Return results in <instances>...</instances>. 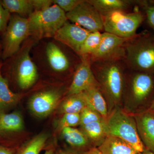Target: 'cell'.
<instances>
[{
  "instance_id": "obj_32",
  "label": "cell",
  "mask_w": 154,
  "mask_h": 154,
  "mask_svg": "<svg viewBox=\"0 0 154 154\" xmlns=\"http://www.w3.org/2000/svg\"><path fill=\"white\" fill-rule=\"evenodd\" d=\"M34 11H42L52 6L51 0H32Z\"/></svg>"
},
{
  "instance_id": "obj_2",
  "label": "cell",
  "mask_w": 154,
  "mask_h": 154,
  "mask_svg": "<svg viewBox=\"0 0 154 154\" xmlns=\"http://www.w3.org/2000/svg\"><path fill=\"white\" fill-rule=\"evenodd\" d=\"M154 97V74L127 69L122 108L134 114L147 110Z\"/></svg>"
},
{
  "instance_id": "obj_30",
  "label": "cell",
  "mask_w": 154,
  "mask_h": 154,
  "mask_svg": "<svg viewBox=\"0 0 154 154\" xmlns=\"http://www.w3.org/2000/svg\"><path fill=\"white\" fill-rule=\"evenodd\" d=\"M83 1V0H54L53 2L55 5L59 6L65 13H69L74 9Z\"/></svg>"
},
{
  "instance_id": "obj_37",
  "label": "cell",
  "mask_w": 154,
  "mask_h": 154,
  "mask_svg": "<svg viewBox=\"0 0 154 154\" xmlns=\"http://www.w3.org/2000/svg\"><path fill=\"white\" fill-rule=\"evenodd\" d=\"M149 110H151V111H152L154 113V97L152 101L151 104L150 106L148 108Z\"/></svg>"
},
{
  "instance_id": "obj_23",
  "label": "cell",
  "mask_w": 154,
  "mask_h": 154,
  "mask_svg": "<svg viewBox=\"0 0 154 154\" xmlns=\"http://www.w3.org/2000/svg\"><path fill=\"white\" fill-rule=\"evenodd\" d=\"M0 65V110L16 105L21 98L19 94L14 93L9 87L8 81L2 75Z\"/></svg>"
},
{
  "instance_id": "obj_22",
  "label": "cell",
  "mask_w": 154,
  "mask_h": 154,
  "mask_svg": "<svg viewBox=\"0 0 154 154\" xmlns=\"http://www.w3.org/2000/svg\"><path fill=\"white\" fill-rule=\"evenodd\" d=\"M24 128L22 116L18 112L0 113V134L3 133L18 131Z\"/></svg>"
},
{
  "instance_id": "obj_29",
  "label": "cell",
  "mask_w": 154,
  "mask_h": 154,
  "mask_svg": "<svg viewBox=\"0 0 154 154\" xmlns=\"http://www.w3.org/2000/svg\"><path fill=\"white\" fill-rule=\"evenodd\" d=\"M140 8L145 14L146 20L153 30L154 36V1L142 0Z\"/></svg>"
},
{
  "instance_id": "obj_24",
  "label": "cell",
  "mask_w": 154,
  "mask_h": 154,
  "mask_svg": "<svg viewBox=\"0 0 154 154\" xmlns=\"http://www.w3.org/2000/svg\"><path fill=\"white\" fill-rule=\"evenodd\" d=\"M4 8L11 13L20 16H29L34 12L32 0H3Z\"/></svg>"
},
{
  "instance_id": "obj_25",
  "label": "cell",
  "mask_w": 154,
  "mask_h": 154,
  "mask_svg": "<svg viewBox=\"0 0 154 154\" xmlns=\"http://www.w3.org/2000/svg\"><path fill=\"white\" fill-rule=\"evenodd\" d=\"M48 138L46 134H40L19 149L17 154H39L44 148Z\"/></svg>"
},
{
  "instance_id": "obj_38",
  "label": "cell",
  "mask_w": 154,
  "mask_h": 154,
  "mask_svg": "<svg viewBox=\"0 0 154 154\" xmlns=\"http://www.w3.org/2000/svg\"><path fill=\"white\" fill-rule=\"evenodd\" d=\"M138 154H154L152 152H151L145 149L144 151L142 152L139 153Z\"/></svg>"
},
{
  "instance_id": "obj_21",
  "label": "cell",
  "mask_w": 154,
  "mask_h": 154,
  "mask_svg": "<svg viewBox=\"0 0 154 154\" xmlns=\"http://www.w3.org/2000/svg\"><path fill=\"white\" fill-rule=\"evenodd\" d=\"M87 107L83 93L68 96L61 103L58 112L61 114L80 113Z\"/></svg>"
},
{
  "instance_id": "obj_26",
  "label": "cell",
  "mask_w": 154,
  "mask_h": 154,
  "mask_svg": "<svg viewBox=\"0 0 154 154\" xmlns=\"http://www.w3.org/2000/svg\"><path fill=\"white\" fill-rule=\"evenodd\" d=\"M102 33L99 31L91 32L80 48L79 54L81 57L93 54L99 47L102 38Z\"/></svg>"
},
{
  "instance_id": "obj_12",
  "label": "cell",
  "mask_w": 154,
  "mask_h": 154,
  "mask_svg": "<svg viewBox=\"0 0 154 154\" xmlns=\"http://www.w3.org/2000/svg\"><path fill=\"white\" fill-rule=\"evenodd\" d=\"M90 33L81 26L67 21L54 37L79 54L81 46Z\"/></svg>"
},
{
  "instance_id": "obj_17",
  "label": "cell",
  "mask_w": 154,
  "mask_h": 154,
  "mask_svg": "<svg viewBox=\"0 0 154 154\" xmlns=\"http://www.w3.org/2000/svg\"><path fill=\"white\" fill-rule=\"evenodd\" d=\"M87 107L100 114L105 120L108 116L106 99L98 86H94L83 92Z\"/></svg>"
},
{
  "instance_id": "obj_9",
  "label": "cell",
  "mask_w": 154,
  "mask_h": 154,
  "mask_svg": "<svg viewBox=\"0 0 154 154\" xmlns=\"http://www.w3.org/2000/svg\"><path fill=\"white\" fill-rule=\"evenodd\" d=\"M128 39L107 32L102 33L99 47L93 54L89 56L91 62L110 60H124V45Z\"/></svg>"
},
{
  "instance_id": "obj_11",
  "label": "cell",
  "mask_w": 154,
  "mask_h": 154,
  "mask_svg": "<svg viewBox=\"0 0 154 154\" xmlns=\"http://www.w3.org/2000/svg\"><path fill=\"white\" fill-rule=\"evenodd\" d=\"M61 96L60 92L55 90L39 92L30 98L29 108L37 117H46L55 109Z\"/></svg>"
},
{
  "instance_id": "obj_36",
  "label": "cell",
  "mask_w": 154,
  "mask_h": 154,
  "mask_svg": "<svg viewBox=\"0 0 154 154\" xmlns=\"http://www.w3.org/2000/svg\"><path fill=\"white\" fill-rule=\"evenodd\" d=\"M44 154H55V153L53 149L50 148L46 150Z\"/></svg>"
},
{
  "instance_id": "obj_6",
  "label": "cell",
  "mask_w": 154,
  "mask_h": 154,
  "mask_svg": "<svg viewBox=\"0 0 154 154\" xmlns=\"http://www.w3.org/2000/svg\"><path fill=\"white\" fill-rule=\"evenodd\" d=\"M28 19L30 35L38 39L54 37L68 20L66 13L56 5L42 11H34Z\"/></svg>"
},
{
  "instance_id": "obj_39",
  "label": "cell",
  "mask_w": 154,
  "mask_h": 154,
  "mask_svg": "<svg viewBox=\"0 0 154 154\" xmlns=\"http://www.w3.org/2000/svg\"><path fill=\"white\" fill-rule=\"evenodd\" d=\"M0 52H1V44H0Z\"/></svg>"
},
{
  "instance_id": "obj_8",
  "label": "cell",
  "mask_w": 154,
  "mask_h": 154,
  "mask_svg": "<svg viewBox=\"0 0 154 154\" xmlns=\"http://www.w3.org/2000/svg\"><path fill=\"white\" fill-rule=\"evenodd\" d=\"M66 16L68 20L90 32L104 30L102 15L87 0H83Z\"/></svg>"
},
{
  "instance_id": "obj_3",
  "label": "cell",
  "mask_w": 154,
  "mask_h": 154,
  "mask_svg": "<svg viewBox=\"0 0 154 154\" xmlns=\"http://www.w3.org/2000/svg\"><path fill=\"white\" fill-rule=\"evenodd\" d=\"M124 60L128 69L154 74V36L149 32L138 33L124 45Z\"/></svg>"
},
{
  "instance_id": "obj_4",
  "label": "cell",
  "mask_w": 154,
  "mask_h": 154,
  "mask_svg": "<svg viewBox=\"0 0 154 154\" xmlns=\"http://www.w3.org/2000/svg\"><path fill=\"white\" fill-rule=\"evenodd\" d=\"M105 122L108 135L124 140L131 145L139 153L145 149L133 114L128 113L122 107H116L109 113Z\"/></svg>"
},
{
  "instance_id": "obj_28",
  "label": "cell",
  "mask_w": 154,
  "mask_h": 154,
  "mask_svg": "<svg viewBox=\"0 0 154 154\" xmlns=\"http://www.w3.org/2000/svg\"><path fill=\"white\" fill-rule=\"evenodd\" d=\"M80 124V113H65L59 122L58 128L62 130L65 128H74Z\"/></svg>"
},
{
  "instance_id": "obj_10",
  "label": "cell",
  "mask_w": 154,
  "mask_h": 154,
  "mask_svg": "<svg viewBox=\"0 0 154 154\" xmlns=\"http://www.w3.org/2000/svg\"><path fill=\"white\" fill-rule=\"evenodd\" d=\"M81 62L76 69L72 81L68 91V96L81 94L89 88L98 86L91 68L89 56H82Z\"/></svg>"
},
{
  "instance_id": "obj_27",
  "label": "cell",
  "mask_w": 154,
  "mask_h": 154,
  "mask_svg": "<svg viewBox=\"0 0 154 154\" xmlns=\"http://www.w3.org/2000/svg\"><path fill=\"white\" fill-rule=\"evenodd\" d=\"M80 114L81 126L95 122L105 120L100 114L88 107H85Z\"/></svg>"
},
{
  "instance_id": "obj_19",
  "label": "cell",
  "mask_w": 154,
  "mask_h": 154,
  "mask_svg": "<svg viewBox=\"0 0 154 154\" xmlns=\"http://www.w3.org/2000/svg\"><path fill=\"white\" fill-rule=\"evenodd\" d=\"M46 54L50 66L55 71L64 72L69 68L68 58L62 51L53 42H49L47 45Z\"/></svg>"
},
{
  "instance_id": "obj_1",
  "label": "cell",
  "mask_w": 154,
  "mask_h": 154,
  "mask_svg": "<svg viewBox=\"0 0 154 154\" xmlns=\"http://www.w3.org/2000/svg\"><path fill=\"white\" fill-rule=\"evenodd\" d=\"M98 87L107 102L108 114L116 107H122L127 67L123 59L91 62Z\"/></svg>"
},
{
  "instance_id": "obj_18",
  "label": "cell",
  "mask_w": 154,
  "mask_h": 154,
  "mask_svg": "<svg viewBox=\"0 0 154 154\" xmlns=\"http://www.w3.org/2000/svg\"><path fill=\"white\" fill-rule=\"evenodd\" d=\"M98 148L103 154H138L131 145L121 139L108 135Z\"/></svg>"
},
{
  "instance_id": "obj_35",
  "label": "cell",
  "mask_w": 154,
  "mask_h": 154,
  "mask_svg": "<svg viewBox=\"0 0 154 154\" xmlns=\"http://www.w3.org/2000/svg\"><path fill=\"white\" fill-rule=\"evenodd\" d=\"M77 152L74 151L73 150H60L58 152L57 154H77Z\"/></svg>"
},
{
  "instance_id": "obj_15",
  "label": "cell",
  "mask_w": 154,
  "mask_h": 154,
  "mask_svg": "<svg viewBox=\"0 0 154 154\" xmlns=\"http://www.w3.org/2000/svg\"><path fill=\"white\" fill-rule=\"evenodd\" d=\"M102 16L116 11H129L133 7L140 8L141 0H87Z\"/></svg>"
},
{
  "instance_id": "obj_34",
  "label": "cell",
  "mask_w": 154,
  "mask_h": 154,
  "mask_svg": "<svg viewBox=\"0 0 154 154\" xmlns=\"http://www.w3.org/2000/svg\"><path fill=\"white\" fill-rule=\"evenodd\" d=\"M13 149L0 145V154H14Z\"/></svg>"
},
{
  "instance_id": "obj_20",
  "label": "cell",
  "mask_w": 154,
  "mask_h": 154,
  "mask_svg": "<svg viewBox=\"0 0 154 154\" xmlns=\"http://www.w3.org/2000/svg\"><path fill=\"white\" fill-rule=\"evenodd\" d=\"M81 129L94 147H98L108 136L105 120L81 126Z\"/></svg>"
},
{
  "instance_id": "obj_16",
  "label": "cell",
  "mask_w": 154,
  "mask_h": 154,
  "mask_svg": "<svg viewBox=\"0 0 154 154\" xmlns=\"http://www.w3.org/2000/svg\"><path fill=\"white\" fill-rule=\"evenodd\" d=\"M61 131L64 140L77 152L85 151L94 147L81 130L68 127L64 128Z\"/></svg>"
},
{
  "instance_id": "obj_7",
  "label": "cell",
  "mask_w": 154,
  "mask_h": 154,
  "mask_svg": "<svg viewBox=\"0 0 154 154\" xmlns=\"http://www.w3.org/2000/svg\"><path fill=\"white\" fill-rule=\"evenodd\" d=\"M30 35L28 19L11 16L4 35L2 58L6 59L18 52L22 42Z\"/></svg>"
},
{
  "instance_id": "obj_5",
  "label": "cell",
  "mask_w": 154,
  "mask_h": 154,
  "mask_svg": "<svg viewBox=\"0 0 154 154\" xmlns=\"http://www.w3.org/2000/svg\"><path fill=\"white\" fill-rule=\"evenodd\" d=\"M105 32L121 38H130L137 35V30L146 19L139 9L130 11H116L102 16Z\"/></svg>"
},
{
  "instance_id": "obj_33",
  "label": "cell",
  "mask_w": 154,
  "mask_h": 154,
  "mask_svg": "<svg viewBox=\"0 0 154 154\" xmlns=\"http://www.w3.org/2000/svg\"><path fill=\"white\" fill-rule=\"evenodd\" d=\"M77 154H103L98 147H93L85 151L78 152Z\"/></svg>"
},
{
  "instance_id": "obj_13",
  "label": "cell",
  "mask_w": 154,
  "mask_h": 154,
  "mask_svg": "<svg viewBox=\"0 0 154 154\" xmlns=\"http://www.w3.org/2000/svg\"><path fill=\"white\" fill-rule=\"evenodd\" d=\"M30 50H25L17 61L16 71L17 82L21 89H28L36 82L38 77L36 65L32 61Z\"/></svg>"
},
{
  "instance_id": "obj_14",
  "label": "cell",
  "mask_w": 154,
  "mask_h": 154,
  "mask_svg": "<svg viewBox=\"0 0 154 154\" xmlns=\"http://www.w3.org/2000/svg\"><path fill=\"white\" fill-rule=\"evenodd\" d=\"M145 147L154 154V113L149 109L133 114Z\"/></svg>"
},
{
  "instance_id": "obj_31",
  "label": "cell",
  "mask_w": 154,
  "mask_h": 154,
  "mask_svg": "<svg viewBox=\"0 0 154 154\" xmlns=\"http://www.w3.org/2000/svg\"><path fill=\"white\" fill-rule=\"evenodd\" d=\"M11 17V13L4 8L0 1V32H5Z\"/></svg>"
}]
</instances>
